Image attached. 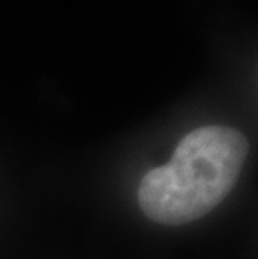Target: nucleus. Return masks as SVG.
<instances>
[{
  "mask_svg": "<svg viewBox=\"0 0 258 259\" xmlns=\"http://www.w3.org/2000/svg\"><path fill=\"white\" fill-rule=\"evenodd\" d=\"M248 141L227 125H203L186 134L171 161L141 179L138 199L151 221L179 226L213 211L237 184Z\"/></svg>",
  "mask_w": 258,
  "mask_h": 259,
  "instance_id": "obj_1",
  "label": "nucleus"
}]
</instances>
